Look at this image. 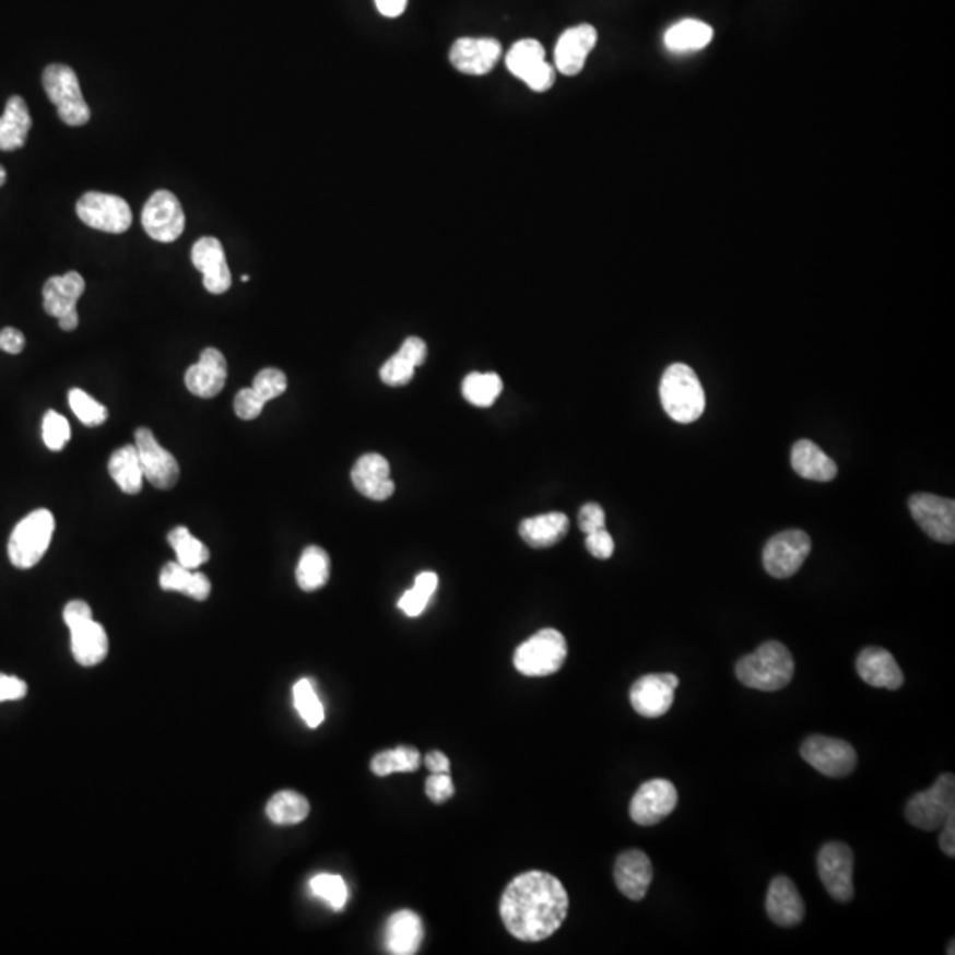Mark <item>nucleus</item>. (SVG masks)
I'll return each instance as SVG.
<instances>
[{
    "mask_svg": "<svg viewBox=\"0 0 955 955\" xmlns=\"http://www.w3.org/2000/svg\"><path fill=\"white\" fill-rule=\"evenodd\" d=\"M570 899L566 888L549 872L529 871L515 877L503 892L499 915L506 931L520 942L537 943L562 928Z\"/></svg>",
    "mask_w": 955,
    "mask_h": 955,
    "instance_id": "nucleus-1",
    "label": "nucleus"
},
{
    "mask_svg": "<svg viewBox=\"0 0 955 955\" xmlns=\"http://www.w3.org/2000/svg\"><path fill=\"white\" fill-rule=\"evenodd\" d=\"M736 676L754 691H782L793 680L794 659L782 642L768 640L736 663Z\"/></svg>",
    "mask_w": 955,
    "mask_h": 955,
    "instance_id": "nucleus-2",
    "label": "nucleus"
},
{
    "mask_svg": "<svg viewBox=\"0 0 955 955\" xmlns=\"http://www.w3.org/2000/svg\"><path fill=\"white\" fill-rule=\"evenodd\" d=\"M660 400L663 411L677 423L697 422L705 413V390L696 372L685 363H674L663 372Z\"/></svg>",
    "mask_w": 955,
    "mask_h": 955,
    "instance_id": "nucleus-3",
    "label": "nucleus"
},
{
    "mask_svg": "<svg viewBox=\"0 0 955 955\" xmlns=\"http://www.w3.org/2000/svg\"><path fill=\"white\" fill-rule=\"evenodd\" d=\"M64 623L71 632V651L80 665L94 668L108 655L107 630L94 622L93 611L84 600H71L64 608Z\"/></svg>",
    "mask_w": 955,
    "mask_h": 955,
    "instance_id": "nucleus-4",
    "label": "nucleus"
},
{
    "mask_svg": "<svg viewBox=\"0 0 955 955\" xmlns=\"http://www.w3.org/2000/svg\"><path fill=\"white\" fill-rule=\"evenodd\" d=\"M54 531H56V519L47 508H39L20 520L8 543L11 565L20 570H28L36 566L47 554Z\"/></svg>",
    "mask_w": 955,
    "mask_h": 955,
    "instance_id": "nucleus-5",
    "label": "nucleus"
},
{
    "mask_svg": "<svg viewBox=\"0 0 955 955\" xmlns=\"http://www.w3.org/2000/svg\"><path fill=\"white\" fill-rule=\"evenodd\" d=\"M568 645L562 632L543 628L515 649L514 665L520 674L545 677L565 665Z\"/></svg>",
    "mask_w": 955,
    "mask_h": 955,
    "instance_id": "nucleus-6",
    "label": "nucleus"
},
{
    "mask_svg": "<svg viewBox=\"0 0 955 955\" xmlns=\"http://www.w3.org/2000/svg\"><path fill=\"white\" fill-rule=\"evenodd\" d=\"M43 87L57 107V114L64 125L84 126L91 119L87 102L80 89L79 76L70 66L50 64L43 71Z\"/></svg>",
    "mask_w": 955,
    "mask_h": 955,
    "instance_id": "nucleus-7",
    "label": "nucleus"
},
{
    "mask_svg": "<svg viewBox=\"0 0 955 955\" xmlns=\"http://www.w3.org/2000/svg\"><path fill=\"white\" fill-rule=\"evenodd\" d=\"M955 812V777L943 774L925 791L913 794L906 803V820L920 830L942 828L946 817Z\"/></svg>",
    "mask_w": 955,
    "mask_h": 955,
    "instance_id": "nucleus-8",
    "label": "nucleus"
},
{
    "mask_svg": "<svg viewBox=\"0 0 955 955\" xmlns=\"http://www.w3.org/2000/svg\"><path fill=\"white\" fill-rule=\"evenodd\" d=\"M809 534L800 529H788L775 534L763 549V565L775 579L793 577L811 554Z\"/></svg>",
    "mask_w": 955,
    "mask_h": 955,
    "instance_id": "nucleus-9",
    "label": "nucleus"
},
{
    "mask_svg": "<svg viewBox=\"0 0 955 955\" xmlns=\"http://www.w3.org/2000/svg\"><path fill=\"white\" fill-rule=\"evenodd\" d=\"M76 214L87 227L108 234L126 233L133 222L130 205L125 199L102 191H87L76 202Z\"/></svg>",
    "mask_w": 955,
    "mask_h": 955,
    "instance_id": "nucleus-10",
    "label": "nucleus"
},
{
    "mask_svg": "<svg viewBox=\"0 0 955 955\" xmlns=\"http://www.w3.org/2000/svg\"><path fill=\"white\" fill-rule=\"evenodd\" d=\"M800 754L814 770L830 779L848 777L857 768V752L848 742L839 738L820 736V734L807 738L800 748Z\"/></svg>",
    "mask_w": 955,
    "mask_h": 955,
    "instance_id": "nucleus-11",
    "label": "nucleus"
},
{
    "mask_svg": "<svg viewBox=\"0 0 955 955\" xmlns=\"http://www.w3.org/2000/svg\"><path fill=\"white\" fill-rule=\"evenodd\" d=\"M506 68L534 93H545L556 82L554 68L545 61V50L537 39H520L506 56Z\"/></svg>",
    "mask_w": 955,
    "mask_h": 955,
    "instance_id": "nucleus-12",
    "label": "nucleus"
},
{
    "mask_svg": "<svg viewBox=\"0 0 955 955\" xmlns=\"http://www.w3.org/2000/svg\"><path fill=\"white\" fill-rule=\"evenodd\" d=\"M142 225L154 241H176L185 233L186 225L181 202L172 191H154L142 211Z\"/></svg>",
    "mask_w": 955,
    "mask_h": 955,
    "instance_id": "nucleus-13",
    "label": "nucleus"
},
{
    "mask_svg": "<svg viewBox=\"0 0 955 955\" xmlns=\"http://www.w3.org/2000/svg\"><path fill=\"white\" fill-rule=\"evenodd\" d=\"M817 872L826 892L839 903L853 899V851L842 842H828L817 854Z\"/></svg>",
    "mask_w": 955,
    "mask_h": 955,
    "instance_id": "nucleus-14",
    "label": "nucleus"
},
{
    "mask_svg": "<svg viewBox=\"0 0 955 955\" xmlns=\"http://www.w3.org/2000/svg\"><path fill=\"white\" fill-rule=\"evenodd\" d=\"M909 511L913 515L915 522L932 540L942 543L955 542L954 499L919 492V494L909 497Z\"/></svg>",
    "mask_w": 955,
    "mask_h": 955,
    "instance_id": "nucleus-15",
    "label": "nucleus"
},
{
    "mask_svg": "<svg viewBox=\"0 0 955 955\" xmlns=\"http://www.w3.org/2000/svg\"><path fill=\"white\" fill-rule=\"evenodd\" d=\"M135 446L144 471V480L160 491L176 487L181 469L177 464L176 457L156 441L153 432L149 428H139L135 432Z\"/></svg>",
    "mask_w": 955,
    "mask_h": 955,
    "instance_id": "nucleus-16",
    "label": "nucleus"
},
{
    "mask_svg": "<svg viewBox=\"0 0 955 955\" xmlns=\"http://www.w3.org/2000/svg\"><path fill=\"white\" fill-rule=\"evenodd\" d=\"M677 686L676 674H646L632 685V708L645 719H659L671 710Z\"/></svg>",
    "mask_w": 955,
    "mask_h": 955,
    "instance_id": "nucleus-17",
    "label": "nucleus"
},
{
    "mask_svg": "<svg viewBox=\"0 0 955 955\" xmlns=\"http://www.w3.org/2000/svg\"><path fill=\"white\" fill-rule=\"evenodd\" d=\"M677 805V791L665 779L648 780L637 789L630 802V817L640 826L659 825Z\"/></svg>",
    "mask_w": 955,
    "mask_h": 955,
    "instance_id": "nucleus-18",
    "label": "nucleus"
},
{
    "mask_svg": "<svg viewBox=\"0 0 955 955\" xmlns=\"http://www.w3.org/2000/svg\"><path fill=\"white\" fill-rule=\"evenodd\" d=\"M191 262L202 273V283L211 294L227 293L233 285V274L228 270L227 257L222 243L216 237H200L191 248Z\"/></svg>",
    "mask_w": 955,
    "mask_h": 955,
    "instance_id": "nucleus-19",
    "label": "nucleus"
},
{
    "mask_svg": "<svg viewBox=\"0 0 955 955\" xmlns=\"http://www.w3.org/2000/svg\"><path fill=\"white\" fill-rule=\"evenodd\" d=\"M502 54V43L492 37H460L451 47L450 61L460 73L482 76L494 70Z\"/></svg>",
    "mask_w": 955,
    "mask_h": 955,
    "instance_id": "nucleus-20",
    "label": "nucleus"
},
{
    "mask_svg": "<svg viewBox=\"0 0 955 955\" xmlns=\"http://www.w3.org/2000/svg\"><path fill=\"white\" fill-rule=\"evenodd\" d=\"M227 374L225 356L219 349L208 347L200 353L199 362L186 370L185 385L200 399H214L225 388Z\"/></svg>",
    "mask_w": 955,
    "mask_h": 955,
    "instance_id": "nucleus-21",
    "label": "nucleus"
},
{
    "mask_svg": "<svg viewBox=\"0 0 955 955\" xmlns=\"http://www.w3.org/2000/svg\"><path fill=\"white\" fill-rule=\"evenodd\" d=\"M597 39L599 34L593 25L582 24L565 31L554 51L557 71L565 76H576L585 70L586 59L597 45Z\"/></svg>",
    "mask_w": 955,
    "mask_h": 955,
    "instance_id": "nucleus-22",
    "label": "nucleus"
},
{
    "mask_svg": "<svg viewBox=\"0 0 955 955\" xmlns=\"http://www.w3.org/2000/svg\"><path fill=\"white\" fill-rule=\"evenodd\" d=\"M614 882L617 891L630 900H642L653 882V865L648 854L640 849H630L620 854L614 865Z\"/></svg>",
    "mask_w": 955,
    "mask_h": 955,
    "instance_id": "nucleus-23",
    "label": "nucleus"
},
{
    "mask_svg": "<svg viewBox=\"0 0 955 955\" xmlns=\"http://www.w3.org/2000/svg\"><path fill=\"white\" fill-rule=\"evenodd\" d=\"M351 478L356 491L372 502H386L393 496L394 483L391 480L390 464L382 455L367 453L359 457Z\"/></svg>",
    "mask_w": 955,
    "mask_h": 955,
    "instance_id": "nucleus-24",
    "label": "nucleus"
},
{
    "mask_svg": "<svg viewBox=\"0 0 955 955\" xmlns=\"http://www.w3.org/2000/svg\"><path fill=\"white\" fill-rule=\"evenodd\" d=\"M766 913L780 928H794L805 917V903L789 877L777 876L768 886Z\"/></svg>",
    "mask_w": 955,
    "mask_h": 955,
    "instance_id": "nucleus-25",
    "label": "nucleus"
},
{
    "mask_svg": "<svg viewBox=\"0 0 955 955\" xmlns=\"http://www.w3.org/2000/svg\"><path fill=\"white\" fill-rule=\"evenodd\" d=\"M858 676L876 688L897 691L905 683V674L891 651L883 648H865L857 659Z\"/></svg>",
    "mask_w": 955,
    "mask_h": 955,
    "instance_id": "nucleus-26",
    "label": "nucleus"
},
{
    "mask_svg": "<svg viewBox=\"0 0 955 955\" xmlns=\"http://www.w3.org/2000/svg\"><path fill=\"white\" fill-rule=\"evenodd\" d=\"M85 291V280L76 271L51 276L43 287V307L48 316L61 319L76 311V303Z\"/></svg>",
    "mask_w": 955,
    "mask_h": 955,
    "instance_id": "nucleus-27",
    "label": "nucleus"
},
{
    "mask_svg": "<svg viewBox=\"0 0 955 955\" xmlns=\"http://www.w3.org/2000/svg\"><path fill=\"white\" fill-rule=\"evenodd\" d=\"M423 938H425V929L422 919L411 909H400L391 915L386 923L385 943L390 954H416L422 946Z\"/></svg>",
    "mask_w": 955,
    "mask_h": 955,
    "instance_id": "nucleus-28",
    "label": "nucleus"
},
{
    "mask_svg": "<svg viewBox=\"0 0 955 955\" xmlns=\"http://www.w3.org/2000/svg\"><path fill=\"white\" fill-rule=\"evenodd\" d=\"M570 529V520L562 511L537 515L531 519L522 520L519 526L520 539L528 543L529 547L549 549L565 539Z\"/></svg>",
    "mask_w": 955,
    "mask_h": 955,
    "instance_id": "nucleus-29",
    "label": "nucleus"
},
{
    "mask_svg": "<svg viewBox=\"0 0 955 955\" xmlns=\"http://www.w3.org/2000/svg\"><path fill=\"white\" fill-rule=\"evenodd\" d=\"M791 465L797 474L812 482H832L837 476L834 460L809 439H802L793 446Z\"/></svg>",
    "mask_w": 955,
    "mask_h": 955,
    "instance_id": "nucleus-30",
    "label": "nucleus"
},
{
    "mask_svg": "<svg viewBox=\"0 0 955 955\" xmlns=\"http://www.w3.org/2000/svg\"><path fill=\"white\" fill-rule=\"evenodd\" d=\"M33 117L22 96L8 99L4 114L0 116V151H16L27 142Z\"/></svg>",
    "mask_w": 955,
    "mask_h": 955,
    "instance_id": "nucleus-31",
    "label": "nucleus"
},
{
    "mask_svg": "<svg viewBox=\"0 0 955 955\" xmlns=\"http://www.w3.org/2000/svg\"><path fill=\"white\" fill-rule=\"evenodd\" d=\"M160 588L186 594L197 602H204L211 594V580L197 570H190L179 563H167L160 571Z\"/></svg>",
    "mask_w": 955,
    "mask_h": 955,
    "instance_id": "nucleus-32",
    "label": "nucleus"
},
{
    "mask_svg": "<svg viewBox=\"0 0 955 955\" xmlns=\"http://www.w3.org/2000/svg\"><path fill=\"white\" fill-rule=\"evenodd\" d=\"M108 473L126 494L135 496L144 485V471L140 464L139 451L135 445H126L117 448L108 460Z\"/></svg>",
    "mask_w": 955,
    "mask_h": 955,
    "instance_id": "nucleus-33",
    "label": "nucleus"
},
{
    "mask_svg": "<svg viewBox=\"0 0 955 955\" xmlns=\"http://www.w3.org/2000/svg\"><path fill=\"white\" fill-rule=\"evenodd\" d=\"M714 39V28L700 20H682L669 28L663 43L674 54L703 50Z\"/></svg>",
    "mask_w": 955,
    "mask_h": 955,
    "instance_id": "nucleus-34",
    "label": "nucleus"
},
{
    "mask_svg": "<svg viewBox=\"0 0 955 955\" xmlns=\"http://www.w3.org/2000/svg\"><path fill=\"white\" fill-rule=\"evenodd\" d=\"M330 571L331 562L328 552L322 547H317V545H310L303 551L299 563H297V586L307 593L325 588L330 580Z\"/></svg>",
    "mask_w": 955,
    "mask_h": 955,
    "instance_id": "nucleus-35",
    "label": "nucleus"
},
{
    "mask_svg": "<svg viewBox=\"0 0 955 955\" xmlns=\"http://www.w3.org/2000/svg\"><path fill=\"white\" fill-rule=\"evenodd\" d=\"M310 814V802L296 791H279L266 805V816L280 826L299 825Z\"/></svg>",
    "mask_w": 955,
    "mask_h": 955,
    "instance_id": "nucleus-36",
    "label": "nucleus"
},
{
    "mask_svg": "<svg viewBox=\"0 0 955 955\" xmlns=\"http://www.w3.org/2000/svg\"><path fill=\"white\" fill-rule=\"evenodd\" d=\"M422 766V756L414 747L391 748L379 752L370 763L372 774L377 777H388L391 774H413Z\"/></svg>",
    "mask_w": 955,
    "mask_h": 955,
    "instance_id": "nucleus-37",
    "label": "nucleus"
},
{
    "mask_svg": "<svg viewBox=\"0 0 955 955\" xmlns=\"http://www.w3.org/2000/svg\"><path fill=\"white\" fill-rule=\"evenodd\" d=\"M503 391L502 377L494 372H473L462 382V394L469 404L476 408H491Z\"/></svg>",
    "mask_w": 955,
    "mask_h": 955,
    "instance_id": "nucleus-38",
    "label": "nucleus"
},
{
    "mask_svg": "<svg viewBox=\"0 0 955 955\" xmlns=\"http://www.w3.org/2000/svg\"><path fill=\"white\" fill-rule=\"evenodd\" d=\"M167 540L176 552L179 565L186 566L190 570H197L199 566L209 562V549L182 526L172 529Z\"/></svg>",
    "mask_w": 955,
    "mask_h": 955,
    "instance_id": "nucleus-39",
    "label": "nucleus"
},
{
    "mask_svg": "<svg viewBox=\"0 0 955 955\" xmlns=\"http://www.w3.org/2000/svg\"><path fill=\"white\" fill-rule=\"evenodd\" d=\"M439 586V577L434 571H423L414 580L413 588L402 594L399 600V609L405 616L417 617L427 609L428 602L436 593Z\"/></svg>",
    "mask_w": 955,
    "mask_h": 955,
    "instance_id": "nucleus-40",
    "label": "nucleus"
},
{
    "mask_svg": "<svg viewBox=\"0 0 955 955\" xmlns=\"http://www.w3.org/2000/svg\"><path fill=\"white\" fill-rule=\"evenodd\" d=\"M293 699L297 714L305 720L308 728L316 729L319 728L320 723L325 722V706H322L319 696H317L316 686H314V683L308 677H302L293 686Z\"/></svg>",
    "mask_w": 955,
    "mask_h": 955,
    "instance_id": "nucleus-41",
    "label": "nucleus"
},
{
    "mask_svg": "<svg viewBox=\"0 0 955 955\" xmlns=\"http://www.w3.org/2000/svg\"><path fill=\"white\" fill-rule=\"evenodd\" d=\"M311 894L330 905L334 911H342L347 905V883L339 874H317L310 880Z\"/></svg>",
    "mask_w": 955,
    "mask_h": 955,
    "instance_id": "nucleus-42",
    "label": "nucleus"
},
{
    "mask_svg": "<svg viewBox=\"0 0 955 955\" xmlns=\"http://www.w3.org/2000/svg\"><path fill=\"white\" fill-rule=\"evenodd\" d=\"M68 400H70V408L74 416L79 417L85 427H99V425L107 422V408L99 404L98 400H94L84 390L73 388L70 394H68Z\"/></svg>",
    "mask_w": 955,
    "mask_h": 955,
    "instance_id": "nucleus-43",
    "label": "nucleus"
},
{
    "mask_svg": "<svg viewBox=\"0 0 955 955\" xmlns=\"http://www.w3.org/2000/svg\"><path fill=\"white\" fill-rule=\"evenodd\" d=\"M71 439L70 423L62 414L48 411L43 417V441L51 451H61Z\"/></svg>",
    "mask_w": 955,
    "mask_h": 955,
    "instance_id": "nucleus-44",
    "label": "nucleus"
},
{
    "mask_svg": "<svg viewBox=\"0 0 955 955\" xmlns=\"http://www.w3.org/2000/svg\"><path fill=\"white\" fill-rule=\"evenodd\" d=\"M251 390L256 391L260 399L268 404L270 400L279 399L280 394L285 393L287 376L279 368H264L257 374Z\"/></svg>",
    "mask_w": 955,
    "mask_h": 955,
    "instance_id": "nucleus-45",
    "label": "nucleus"
},
{
    "mask_svg": "<svg viewBox=\"0 0 955 955\" xmlns=\"http://www.w3.org/2000/svg\"><path fill=\"white\" fill-rule=\"evenodd\" d=\"M413 363H409L402 354H394L380 368V379L388 386H405L411 382L414 377Z\"/></svg>",
    "mask_w": 955,
    "mask_h": 955,
    "instance_id": "nucleus-46",
    "label": "nucleus"
},
{
    "mask_svg": "<svg viewBox=\"0 0 955 955\" xmlns=\"http://www.w3.org/2000/svg\"><path fill=\"white\" fill-rule=\"evenodd\" d=\"M264 405V400L260 399L259 394L251 390V388H243L236 394V399H234V411L245 422H251V420L259 417Z\"/></svg>",
    "mask_w": 955,
    "mask_h": 955,
    "instance_id": "nucleus-47",
    "label": "nucleus"
},
{
    "mask_svg": "<svg viewBox=\"0 0 955 955\" xmlns=\"http://www.w3.org/2000/svg\"><path fill=\"white\" fill-rule=\"evenodd\" d=\"M425 793L431 798V802L443 805L453 798V780L448 774H432L427 779V785H425Z\"/></svg>",
    "mask_w": 955,
    "mask_h": 955,
    "instance_id": "nucleus-48",
    "label": "nucleus"
},
{
    "mask_svg": "<svg viewBox=\"0 0 955 955\" xmlns=\"http://www.w3.org/2000/svg\"><path fill=\"white\" fill-rule=\"evenodd\" d=\"M586 549L597 559H609L614 554L613 537L608 533L605 528L586 534Z\"/></svg>",
    "mask_w": 955,
    "mask_h": 955,
    "instance_id": "nucleus-49",
    "label": "nucleus"
},
{
    "mask_svg": "<svg viewBox=\"0 0 955 955\" xmlns=\"http://www.w3.org/2000/svg\"><path fill=\"white\" fill-rule=\"evenodd\" d=\"M579 528L582 533L589 534L605 528V511L597 503H588L579 511Z\"/></svg>",
    "mask_w": 955,
    "mask_h": 955,
    "instance_id": "nucleus-50",
    "label": "nucleus"
},
{
    "mask_svg": "<svg viewBox=\"0 0 955 955\" xmlns=\"http://www.w3.org/2000/svg\"><path fill=\"white\" fill-rule=\"evenodd\" d=\"M27 696V683L16 676L0 673V703L24 699Z\"/></svg>",
    "mask_w": 955,
    "mask_h": 955,
    "instance_id": "nucleus-51",
    "label": "nucleus"
},
{
    "mask_svg": "<svg viewBox=\"0 0 955 955\" xmlns=\"http://www.w3.org/2000/svg\"><path fill=\"white\" fill-rule=\"evenodd\" d=\"M399 354H402L409 363H413L414 367H422L427 359V343L417 337H409L399 349Z\"/></svg>",
    "mask_w": 955,
    "mask_h": 955,
    "instance_id": "nucleus-52",
    "label": "nucleus"
},
{
    "mask_svg": "<svg viewBox=\"0 0 955 955\" xmlns=\"http://www.w3.org/2000/svg\"><path fill=\"white\" fill-rule=\"evenodd\" d=\"M25 349V337L22 331L14 328H4L0 331V351L8 354H20Z\"/></svg>",
    "mask_w": 955,
    "mask_h": 955,
    "instance_id": "nucleus-53",
    "label": "nucleus"
},
{
    "mask_svg": "<svg viewBox=\"0 0 955 955\" xmlns=\"http://www.w3.org/2000/svg\"><path fill=\"white\" fill-rule=\"evenodd\" d=\"M943 832L940 835V846H942L943 853L946 857L954 858L955 857V812H952L951 816L946 817L945 823H943Z\"/></svg>",
    "mask_w": 955,
    "mask_h": 955,
    "instance_id": "nucleus-54",
    "label": "nucleus"
},
{
    "mask_svg": "<svg viewBox=\"0 0 955 955\" xmlns=\"http://www.w3.org/2000/svg\"><path fill=\"white\" fill-rule=\"evenodd\" d=\"M425 766H427L432 774H448L450 771V759L441 751H432L425 756Z\"/></svg>",
    "mask_w": 955,
    "mask_h": 955,
    "instance_id": "nucleus-55",
    "label": "nucleus"
},
{
    "mask_svg": "<svg viewBox=\"0 0 955 955\" xmlns=\"http://www.w3.org/2000/svg\"><path fill=\"white\" fill-rule=\"evenodd\" d=\"M376 5L386 19H397L408 8V0H376Z\"/></svg>",
    "mask_w": 955,
    "mask_h": 955,
    "instance_id": "nucleus-56",
    "label": "nucleus"
},
{
    "mask_svg": "<svg viewBox=\"0 0 955 955\" xmlns=\"http://www.w3.org/2000/svg\"><path fill=\"white\" fill-rule=\"evenodd\" d=\"M59 320V328L64 331H73L79 328L80 317L79 311H71L68 316L61 317Z\"/></svg>",
    "mask_w": 955,
    "mask_h": 955,
    "instance_id": "nucleus-57",
    "label": "nucleus"
},
{
    "mask_svg": "<svg viewBox=\"0 0 955 955\" xmlns=\"http://www.w3.org/2000/svg\"><path fill=\"white\" fill-rule=\"evenodd\" d=\"M5 179H8V172H5V168L0 165V186L4 185Z\"/></svg>",
    "mask_w": 955,
    "mask_h": 955,
    "instance_id": "nucleus-58",
    "label": "nucleus"
}]
</instances>
